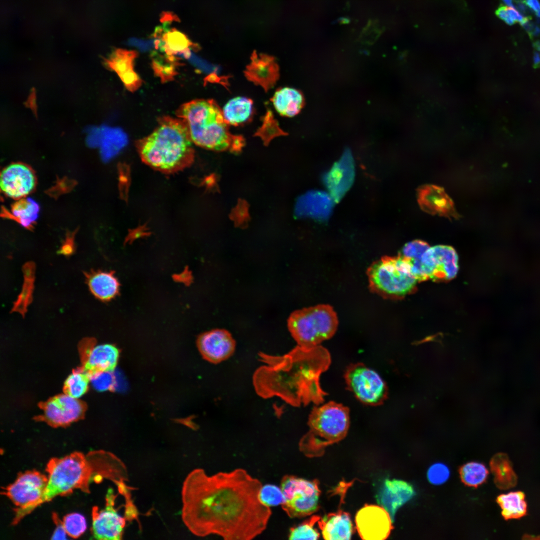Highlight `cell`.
Wrapping results in <instances>:
<instances>
[{"label":"cell","mask_w":540,"mask_h":540,"mask_svg":"<svg viewBox=\"0 0 540 540\" xmlns=\"http://www.w3.org/2000/svg\"><path fill=\"white\" fill-rule=\"evenodd\" d=\"M262 484L245 470L208 476L191 472L182 492V519L194 535L225 540H250L266 529L272 514L258 497Z\"/></svg>","instance_id":"6da1fadb"},{"label":"cell","mask_w":540,"mask_h":540,"mask_svg":"<svg viewBox=\"0 0 540 540\" xmlns=\"http://www.w3.org/2000/svg\"><path fill=\"white\" fill-rule=\"evenodd\" d=\"M46 471L48 482L41 498L27 509L14 512L12 522L18 524L25 516L42 504L56 496H66L75 489L90 493V486L104 478L112 480L116 486L124 483L128 474L124 464L113 454L102 450L86 454L74 452L62 458L49 460Z\"/></svg>","instance_id":"7a4b0ae2"},{"label":"cell","mask_w":540,"mask_h":540,"mask_svg":"<svg viewBox=\"0 0 540 540\" xmlns=\"http://www.w3.org/2000/svg\"><path fill=\"white\" fill-rule=\"evenodd\" d=\"M193 144L184 120L164 116L158 120V126L150 134L136 142V146L144 163L161 172L171 174L192 164Z\"/></svg>","instance_id":"3957f363"},{"label":"cell","mask_w":540,"mask_h":540,"mask_svg":"<svg viewBox=\"0 0 540 540\" xmlns=\"http://www.w3.org/2000/svg\"><path fill=\"white\" fill-rule=\"evenodd\" d=\"M176 114L186 121L192 142L201 148L222 151L241 145L240 138L230 133L222 112L214 100H191L181 105Z\"/></svg>","instance_id":"277c9868"},{"label":"cell","mask_w":540,"mask_h":540,"mask_svg":"<svg viewBox=\"0 0 540 540\" xmlns=\"http://www.w3.org/2000/svg\"><path fill=\"white\" fill-rule=\"evenodd\" d=\"M290 358L292 368L290 401L296 405L322 403L328 394L322 388L320 380L331 363L328 350L320 345L310 348L298 346Z\"/></svg>","instance_id":"5b68a950"},{"label":"cell","mask_w":540,"mask_h":540,"mask_svg":"<svg viewBox=\"0 0 540 540\" xmlns=\"http://www.w3.org/2000/svg\"><path fill=\"white\" fill-rule=\"evenodd\" d=\"M308 424L309 430L300 440V450L308 458L322 456L328 446L346 436L350 424L349 408L334 401L316 405Z\"/></svg>","instance_id":"8992f818"},{"label":"cell","mask_w":540,"mask_h":540,"mask_svg":"<svg viewBox=\"0 0 540 540\" xmlns=\"http://www.w3.org/2000/svg\"><path fill=\"white\" fill-rule=\"evenodd\" d=\"M370 290L386 298H400L411 293L418 280L408 260L400 254L384 256L368 268Z\"/></svg>","instance_id":"52a82bcc"},{"label":"cell","mask_w":540,"mask_h":540,"mask_svg":"<svg viewBox=\"0 0 540 540\" xmlns=\"http://www.w3.org/2000/svg\"><path fill=\"white\" fill-rule=\"evenodd\" d=\"M338 324L334 308L329 304H318L292 312L288 328L298 346L310 348L331 338Z\"/></svg>","instance_id":"ba28073f"},{"label":"cell","mask_w":540,"mask_h":540,"mask_svg":"<svg viewBox=\"0 0 540 540\" xmlns=\"http://www.w3.org/2000/svg\"><path fill=\"white\" fill-rule=\"evenodd\" d=\"M319 482L292 475L284 476L280 488L284 501L282 508L291 518H302L315 512L320 493Z\"/></svg>","instance_id":"9c48e42d"},{"label":"cell","mask_w":540,"mask_h":540,"mask_svg":"<svg viewBox=\"0 0 540 540\" xmlns=\"http://www.w3.org/2000/svg\"><path fill=\"white\" fill-rule=\"evenodd\" d=\"M347 389L362 403L382 404L388 396V388L381 376L362 362L348 366L344 373Z\"/></svg>","instance_id":"30bf717a"},{"label":"cell","mask_w":540,"mask_h":540,"mask_svg":"<svg viewBox=\"0 0 540 540\" xmlns=\"http://www.w3.org/2000/svg\"><path fill=\"white\" fill-rule=\"evenodd\" d=\"M458 256L452 246L430 247L413 264L414 274L418 282L427 280H450L458 270Z\"/></svg>","instance_id":"8fae6325"},{"label":"cell","mask_w":540,"mask_h":540,"mask_svg":"<svg viewBox=\"0 0 540 540\" xmlns=\"http://www.w3.org/2000/svg\"><path fill=\"white\" fill-rule=\"evenodd\" d=\"M48 482V476L36 470H28L20 473L14 482L2 488L1 493L16 506L14 512H19L30 508L41 498Z\"/></svg>","instance_id":"7c38bea8"},{"label":"cell","mask_w":540,"mask_h":540,"mask_svg":"<svg viewBox=\"0 0 540 540\" xmlns=\"http://www.w3.org/2000/svg\"><path fill=\"white\" fill-rule=\"evenodd\" d=\"M116 496L112 488H109L106 496L105 507L100 510L97 506L92 508V532L96 540H118L123 536L126 518L121 516L114 507Z\"/></svg>","instance_id":"4fadbf2b"},{"label":"cell","mask_w":540,"mask_h":540,"mask_svg":"<svg viewBox=\"0 0 540 540\" xmlns=\"http://www.w3.org/2000/svg\"><path fill=\"white\" fill-rule=\"evenodd\" d=\"M355 522L360 537L364 540H386L393 528L390 514L380 505L366 504L357 512Z\"/></svg>","instance_id":"5bb4252c"},{"label":"cell","mask_w":540,"mask_h":540,"mask_svg":"<svg viewBox=\"0 0 540 540\" xmlns=\"http://www.w3.org/2000/svg\"><path fill=\"white\" fill-rule=\"evenodd\" d=\"M42 419L50 425L64 426L80 419L86 410L81 401L66 394L55 396L42 404Z\"/></svg>","instance_id":"9a60e30c"},{"label":"cell","mask_w":540,"mask_h":540,"mask_svg":"<svg viewBox=\"0 0 540 540\" xmlns=\"http://www.w3.org/2000/svg\"><path fill=\"white\" fill-rule=\"evenodd\" d=\"M355 177L353 156L346 149L340 158L322 176L323 184L335 202L339 201L352 186Z\"/></svg>","instance_id":"2e32d148"},{"label":"cell","mask_w":540,"mask_h":540,"mask_svg":"<svg viewBox=\"0 0 540 540\" xmlns=\"http://www.w3.org/2000/svg\"><path fill=\"white\" fill-rule=\"evenodd\" d=\"M198 346L206 360L218 364L233 354L236 342L228 331L215 329L201 334L198 340Z\"/></svg>","instance_id":"e0dca14e"},{"label":"cell","mask_w":540,"mask_h":540,"mask_svg":"<svg viewBox=\"0 0 540 540\" xmlns=\"http://www.w3.org/2000/svg\"><path fill=\"white\" fill-rule=\"evenodd\" d=\"M83 353L82 368L90 374L100 371H113L119 357V350L114 345H94V340L87 338L80 344Z\"/></svg>","instance_id":"ac0fdd59"},{"label":"cell","mask_w":540,"mask_h":540,"mask_svg":"<svg viewBox=\"0 0 540 540\" xmlns=\"http://www.w3.org/2000/svg\"><path fill=\"white\" fill-rule=\"evenodd\" d=\"M36 178L28 166L16 163L9 165L2 171L0 188L8 196L19 198L30 193L36 184Z\"/></svg>","instance_id":"d6986e66"},{"label":"cell","mask_w":540,"mask_h":540,"mask_svg":"<svg viewBox=\"0 0 540 540\" xmlns=\"http://www.w3.org/2000/svg\"><path fill=\"white\" fill-rule=\"evenodd\" d=\"M416 196L421 209L428 214L449 218L460 216L452 200L440 186L422 185L417 189Z\"/></svg>","instance_id":"ffe728a7"},{"label":"cell","mask_w":540,"mask_h":540,"mask_svg":"<svg viewBox=\"0 0 540 540\" xmlns=\"http://www.w3.org/2000/svg\"><path fill=\"white\" fill-rule=\"evenodd\" d=\"M334 200L327 192L311 190L299 196L294 206V214L299 218L325 220L330 216Z\"/></svg>","instance_id":"44dd1931"},{"label":"cell","mask_w":540,"mask_h":540,"mask_svg":"<svg viewBox=\"0 0 540 540\" xmlns=\"http://www.w3.org/2000/svg\"><path fill=\"white\" fill-rule=\"evenodd\" d=\"M412 484L400 480L386 479L376 494L380 506L390 514L392 522L398 510L415 495Z\"/></svg>","instance_id":"7402d4cb"},{"label":"cell","mask_w":540,"mask_h":540,"mask_svg":"<svg viewBox=\"0 0 540 540\" xmlns=\"http://www.w3.org/2000/svg\"><path fill=\"white\" fill-rule=\"evenodd\" d=\"M137 56L134 50H116L106 60L108 66L120 76L126 87L130 91L136 90L142 82L134 70V62Z\"/></svg>","instance_id":"603a6c76"},{"label":"cell","mask_w":540,"mask_h":540,"mask_svg":"<svg viewBox=\"0 0 540 540\" xmlns=\"http://www.w3.org/2000/svg\"><path fill=\"white\" fill-rule=\"evenodd\" d=\"M318 524L322 537L328 540H350L353 526L349 514L339 510L320 519Z\"/></svg>","instance_id":"cb8c5ba5"},{"label":"cell","mask_w":540,"mask_h":540,"mask_svg":"<svg viewBox=\"0 0 540 540\" xmlns=\"http://www.w3.org/2000/svg\"><path fill=\"white\" fill-rule=\"evenodd\" d=\"M91 292L102 300H108L118 293L120 284L112 272L92 270L84 273Z\"/></svg>","instance_id":"d4e9b609"},{"label":"cell","mask_w":540,"mask_h":540,"mask_svg":"<svg viewBox=\"0 0 540 540\" xmlns=\"http://www.w3.org/2000/svg\"><path fill=\"white\" fill-rule=\"evenodd\" d=\"M272 102L276 110L280 115L292 117L300 112L304 106V100L300 91L286 87L274 93Z\"/></svg>","instance_id":"484cf974"},{"label":"cell","mask_w":540,"mask_h":540,"mask_svg":"<svg viewBox=\"0 0 540 540\" xmlns=\"http://www.w3.org/2000/svg\"><path fill=\"white\" fill-rule=\"evenodd\" d=\"M490 465L494 476V482L498 488L508 490L516 485L517 476L506 454H496L492 458Z\"/></svg>","instance_id":"4316f807"},{"label":"cell","mask_w":540,"mask_h":540,"mask_svg":"<svg viewBox=\"0 0 540 540\" xmlns=\"http://www.w3.org/2000/svg\"><path fill=\"white\" fill-rule=\"evenodd\" d=\"M252 102L246 97L238 96L230 100L224 106L222 114L228 124L238 125L247 120L252 110Z\"/></svg>","instance_id":"83f0119b"},{"label":"cell","mask_w":540,"mask_h":540,"mask_svg":"<svg viewBox=\"0 0 540 540\" xmlns=\"http://www.w3.org/2000/svg\"><path fill=\"white\" fill-rule=\"evenodd\" d=\"M496 502L502 508V514L505 520L518 518L526 513L525 496L522 492L500 494L497 498Z\"/></svg>","instance_id":"f1b7e54d"},{"label":"cell","mask_w":540,"mask_h":540,"mask_svg":"<svg viewBox=\"0 0 540 540\" xmlns=\"http://www.w3.org/2000/svg\"><path fill=\"white\" fill-rule=\"evenodd\" d=\"M40 206L33 199L22 198L12 206V216L23 226L29 228L37 219Z\"/></svg>","instance_id":"f546056e"},{"label":"cell","mask_w":540,"mask_h":540,"mask_svg":"<svg viewBox=\"0 0 540 540\" xmlns=\"http://www.w3.org/2000/svg\"><path fill=\"white\" fill-rule=\"evenodd\" d=\"M459 473L461 480L464 484L476 488L486 480L488 472L482 464L470 462L460 468Z\"/></svg>","instance_id":"4dcf8cb0"},{"label":"cell","mask_w":540,"mask_h":540,"mask_svg":"<svg viewBox=\"0 0 540 540\" xmlns=\"http://www.w3.org/2000/svg\"><path fill=\"white\" fill-rule=\"evenodd\" d=\"M90 382V374L82 368L74 371L66 378L64 384V393L78 398L88 390Z\"/></svg>","instance_id":"1f68e13d"},{"label":"cell","mask_w":540,"mask_h":540,"mask_svg":"<svg viewBox=\"0 0 540 540\" xmlns=\"http://www.w3.org/2000/svg\"><path fill=\"white\" fill-rule=\"evenodd\" d=\"M34 264L32 262L26 264L24 266V282L22 292L14 304L12 311L20 312L22 316L26 311V308L32 299L34 278Z\"/></svg>","instance_id":"d6a6232c"},{"label":"cell","mask_w":540,"mask_h":540,"mask_svg":"<svg viewBox=\"0 0 540 540\" xmlns=\"http://www.w3.org/2000/svg\"><path fill=\"white\" fill-rule=\"evenodd\" d=\"M320 518L318 516H313L309 519L291 528L288 534V539L294 540H317L320 537L318 532L314 528L316 522Z\"/></svg>","instance_id":"836d02e7"},{"label":"cell","mask_w":540,"mask_h":540,"mask_svg":"<svg viewBox=\"0 0 540 540\" xmlns=\"http://www.w3.org/2000/svg\"><path fill=\"white\" fill-rule=\"evenodd\" d=\"M62 522L67 535L74 538L80 537L86 528L85 518L78 513L67 514L64 516Z\"/></svg>","instance_id":"e575fe53"},{"label":"cell","mask_w":540,"mask_h":540,"mask_svg":"<svg viewBox=\"0 0 540 540\" xmlns=\"http://www.w3.org/2000/svg\"><path fill=\"white\" fill-rule=\"evenodd\" d=\"M258 497L264 506L271 507L282 504L284 497L280 487L272 484H266L261 487Z\"/></svg>","instance_id":"d590c367"},{"label":"cell","mask_w":540,"mask_h":540,"mask_svg":"<svg viewBox=\"0 0 540 540\" xmlns=\"http://www.w3.org/2000/svg\"><path fill=\"white\" fill-rule=\"evenodd\" d=\"M90 376V382L96 390L104 392L114 388L115 374L113 371H100Z\"/></svg>","instance_id":"8d00e7d4"},{"label":"cell","mask_w":540,"mask_h":540,"mask_svg":"<svg viewBox=\"0 0 540 540\" xmlns=\"http://www.w3.org/2000/svg\"><path fill=\"white\" fill-rule=\"evenodd\" d=\"M450 470L448 467L442 463H436L428 470L427 476L429 482L434 484L438 485L445 482L449 478Z\"/></svg>","instance_id":"74e56055"},{"label":"cell","mask_w":540,"mask_h":540,"mask_svg":"<svg viewBox=\"0 0 540 540\" xmlns=\"http://www.w3.org/2000/svg\"><path fill=\"white\" fill-rule=\"evenodd\" d=\"M430 247L424 241L414 240L406 244L400 254L407 258H418L420 257Z\"/></svg>","instance_id":"f35d334b"},{"label":"cell","mask_w":540,"mask_h":540,"mask_svg":"<svg viewBox=\"0 0 540 540\" xmlns=\"http://www.w3.org/2000/svg\"><path fill=\"white\" fill-rule=\"evenodd\" d=\"M52 518L56 527L50 538L51 540H64L66 539L67 535L62 520H61L56 512L52 514Z\"/></svg>","instance_id":"ab89813d"},{"label":"cell","mask_w":540,"mask_h":540,"mask_svg":"<svg viewBox=\"0 0 540 540\" xmlns=\"http://www.w3.org/2000/svg\"><path fill=\"white\" fill-rule=\"evenodd\" d=\"M498 16L504 20L507 24L512 25L514 23L508 16L506 6L500 8L496 12Z\"/></svg>","instance_id":"60d3db41"},{"label":"cell","mask_w":540,"mask_h":540,"mask_svg":"<svg viewBox=\"0 0 540 540\" xmlns=\"http://www.w3.org/2000/svg\"><path fill=\"white\" fill-rule=\"evenodd\" d=\"M526 4L536 13L540 10L539 0H526Z\"/></svg>","instance_id":"b9f144b4"},{"label":"cell","mask_w":540,"mask_h":540,"mask_svg":"<svg viewBox=\"0 0 540 540\" xmlns=\"http://www.w3.org/2000/svg\"><path fill=\"white\" fill-rule=\"evenodd\" d=\"M517 8L520 10L522 12H525L526 10V4L522 2H518L517 4Z\"/></svg>","instance_id":"7bdbcfd3"},{"label":"cell","mask_w":540,"mask_h":540,"mask_svg":"<svg viewBox=\"0 0 540 540\" xmlns=\"http://www.w3.org/2000/svg\"><path fill=\"white\" fill-rule=\"evenodd\" d=\"M531 34H532V36H538L540 35V28L538 26H535L534 30H532V32H531Z\"/></svg>","instance_id":"ee69618b"},{"label":"cell","mask_w":540,"mask_h":540,"mask_svg":"<svg viewBox=\"0 0 540 540\" xmlns=\"http://www.w3.org/2000/svg\"><path fill=\"white\" fill-rule=\"evenodd\" d=\"M534 62L538 64L540 62V55L538 52L535 53L534 57Z\"/></svg>","instance_id":"f6af8a7d"},{"label":"cell","mask_w":540,"mask_h":540,"mask_svg":"<svg viewBox=\"0 0 540 540\" xmlns=\"http://www.w3.org/2000/svg\"><path fill=\"white\" fill-rule=\"evenodd\" d=\"M504 2L508 5V6H514L512 4V0H502Z\"/></svg>","instance_id":"bcb514c9"}]
</instances>
